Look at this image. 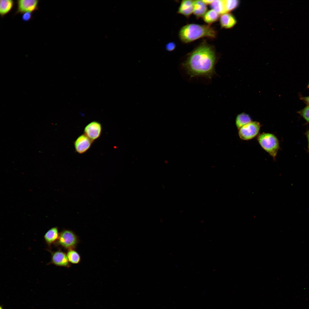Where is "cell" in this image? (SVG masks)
Wrapping results in <instances>:
<instances>
[{
    "instance_id": "4",
    "label": "cell",
    "mask_w": 309,
    "mask_h": 309,
    "mask_svg": "<svg viewBox=\"0 0 309 309\" xmlns=\"http://www.w3.org/2000/svg\"><path fill=\"white\" fill-rule=\"evenodd\" d=\"M261 126L259 122L252 121L238 130L239 137L243 140H251L258 134Z\"/></svg>"
},
{
    "instance_id": "25",
    "label": "cell",
    "mask_w": 309,
    "mask_h": 309,
    "mask_svg": "<svg viewBox=\"0 0 309 309\" xmlns=\"http://www.w3.org/2000/svg\"><path fill=\"white\" fill-rule=\"evenodd\" d=\"M203 1L207 5H210L213 0H203Z\"/></svg>"
},
{
    "instance_id": "22",
    "label": "cell",
    "mask_w": 309,
    "mask_h": 309,
    "mask_svg": "<svg viewBox=\"0 0 309 309\" xmlns=\"http://www.w3.org/2000/svg\"><path fill=\"white\" fill-rule=\"evenodd\" d=\"M176 47L175 43L173 42H170L168 43L165 46L166 49L169 52L174 50Z\"/></svg>"
},
{
    "instance_id": "6",
    "label": "cell",
    "mask_w": 309,
    "mask_h": 309,
    "mask_svg": "<svg viewBox=\"0 0 309 309\" xmlns=\"http://www.w3.org/2000/svg\"><path fill=\"white\" fill-rule=\"evenodd\" d=\"M38 0H19L17 1V9L15 15L27 12L32 13L39 9Z\"/></svg>"
},
{
    "instance_id": "18",
    "label": "cell",
    "mask_w": 309,
    "mask_h": 309,
    "mask_svg": "<svg viewBox=\"0 0 309 309\" xmlns=\"http://www.w3.org/2000/svg\"><path fill=\"white\" fill-rule=\"evenodd\" d=\"M67 256L69 262L72 264L78 263L80 260V257L78 253L73 249L68 250Z\"/></svg>"
},
{
    "instance_id": "5",
    "label": "cell",
    "mask_w": 309,
    "mask_h": 309,
    "mask_svg": "<svg viewBox=\"0 0 309 309\" xmlns=\"http://www.w3.org/2000/svg\"><path fill=\"white\" fill-rule=\"evenodd\" d=\"M58 241L60 245L69 250L75 248L78 242V239L73 231L64 230L60 233Z\"/></svg>"
},
{
    "instance_id": "9",
    "label": "cell",
    "mask_w": 309,
    "mask_h": 309,
    "mask_svg": "<svg viewBox=\"0 0 309 309\" xmlns=\"http://www.w3.org/2000/svg\"><path fill=\"white\" fill-rule=\"evenodd\" d=\"M51 262L57 266L69 267L70 265L67 254L60 250L52 253Z\"/></svg>"
},
{
    "instance_id": "27",
    "label": "cell",
    "mask_w": 309,
    "mask_h": 309,
    "mask_svg": "<svg viewBox=\"0 0 309 309\" xmlns=\"http://www.w3.org/2000/svg\"><path fill=\"white\" fill-rule=\"evenodd\" d=\"M0 309H3L2 307L1 306Z\"/></svg>"
},
{
    "instance_id": "24",
    "label": "cell",
    "mask_w": 309,
    "mask_h": 309,
    "mask_svg": "<svg viewBox=\"0 0 309 309\" xmlns=\"http://www.w3.org/2000/svg\"><path fill=\"white\" fill-rule=\"evenodd\" d=\"M306 135L308 140V151L309 152V130L306 132Z\"/></svg>"
},
{
    "instance_id": "8",
    "label": "cell",
    "mask_w": 309,
    "mask_h": 309,
    "mask_svg": "<svg viewBox=\"0 0 309 309\" xmlns=\"http://www.w3.org/2000/svg\"><path fill=\"white\" fill-rule=\"evenodd\" d=\"M93 142L85 134L80 135L74 142L76 151L80 154L85 153L90 148Z\"/></svg>"
},
{
    "instance_id": "20",
    "label": "cell",
    "mask_w": 309,
    "mask_h": 309,
    "mask_svg": "<svg viewBox=\"0 0 309 309\" xmlns=\"http://www.w3.org/2000/svg\"><path fill=\"white\" fill-rule=\"evenodd\" d=\"M298 113L309 123V106L307 105Z\"/></svg>"
},
{
    "instance_id": "7",
    "label": "cell",
    "mask_w": 309,
    "mask_h": 309,
    "mask_svg": "<svg viewBox=\"0 0 309 309\" xmlns=\"http://www.w3.org/2000/svg\"><path fill=\"white\" fill-rule=\"evenodd\" d=\"M102 131L101 124L98 122L94 121L85 127L84 132V134L93 142L100 137Z\"/></svg>"
},
{
    "instance_id": "19",
    "label": "cell",
    "mask_w": 309,
    "mask_h": 309,
    "mask_svg": "<svg viewBox=\"0 0 309 309\" xmlns=\"http://www.w3.org/2000/svg\"><path fill=\"white\" fill-rule=\"evenodd\" d=\"M239 3L238 1L236 0H225L226 12H228L236 8L237 7Z\"/></svg>"
},
{
    "instance_id": "28",
    "label": "cell",
    "mask_w": 309,
    "mask_h": 309,
    "mask_svg": "<svg viewBox=\"0 0 309 309\" xmlns=\"http://www.w3.org/2000/svg\"></svg>"
},
{
    "instance_id": "13",
    "label": "cell",
    "mask_w": 309,
    "mask_h": 309,
    "mask_svg": "<svg viewBox=\"0 0 309 309\" xmlns=\"http://www.w3.org/2000/svg\"><path fill=\"white\" fill-rule=\"evenodd\" d=\"M14 4V2L12 0L0 1V15L1 17H4L11 11Z\"/></svg>"
},
{
    "instance_id": "15",
    "label": "cell",
    "mask_w": 309,
    "mask_h": 309,
    "mask_svg": "<svg viewBox=\"0 0 309 309\" xmlns=\"http://www.w3.org/2000/svg\"><path fill=\"white\" fill-rule=\"evenodd\" d=\"M252 121L251 118L249 114L242 112L236 116L235 124L237 128L239 130L242 127Z\"/></svg>"
},
{
    "instance_id": "23",
    "label": "cell",
    "mask_w": 309,
    "mask_h": 309,
    "mask_svg": "<svg viewBox=\"0 0 309 309\" xmlns=\"http://www.w3.org/2000/svg\"><path fill=\"white\" fill-rule=\"evenodd\" d=\"M299 97L300 100L303 102L307 105L309 106V96H303L300 94Z\"/></svg>"
},
{
    "instance_id": "10",
    "label": "cell",
    "mask_w": 309,
    "mask_h": 309,
    "mask_svg": "<svg viewBox=\"0 0 309 309\" xmlns=\"http://www.w3.org/2000/svg\"><path fill=\"white\" fill-rule=\"evenodd\" d=\"M194 0H184L181 2L177 13L188 18L193 13Z\"/></svg>"
},
{
    "instance_id": "2",
    "label": "cell",
    "mask_w": 309,
    "mask_h": 309,
    "mask_svg": "<svg viewBox=\"0 0 309 309\" xmlns=\"http://www.w3.org/2000/svg\"><path fill=\"white\" fill-rule=\"evenodd\" d=\"M217 34V31L210 25L189 23L180 29L178 35L182 42L188 43L204 37L215 39Z\"/></svg>"
},
{
    "instance_id": "26",
    "label": "cell",
    "mask_w": 309,
    "mask_h": 309,
    "mask_svg": "<svg viewBox=\"0 0 309 309\" xmlns=\"http://www.w3.org/2000/svg\"><path fill=\"white\" fill-rule=\"evenodd\" d=\"M307 87V88H308L309 89V82L308 83V84Z\"/></svg>"
},
{
    "instance_id": "12",
    "label": "cell",
    "mask_w": 309,
    "mask_h": 309,
    "mask_svg": "<svg viewBox=\"0 0 309 309\" xmlns=\"http://www.w3.org/2000/svg\"><path fill=\"white\" fill-rule=\"evenodd\" d=\"M207 11V5L203 0H194L193 13L197 19L203 17Z\"/></svg>"
},
{
    "instance_id": "11",
    "label": "cell",
    "mask_w": 309,
    "mask_h": 309,
    "mask_svg": "<svg viewBox=\"0 0 309 309\" xmlns=\"http://www.w3.org/2000/svg\"><path fill=\"white\" fill-rule=\"evenodd\" d=\"M219 21L221 28L226 29L233 27L236 23L234 17L229 12L221 14L219 18Z\"/></svg>"
},
{
    "instance_id": "3",
    "label": "cell",
    "mask_w": 309,
    "mask_h": 309,
    "mask_svg": "<svg viewBox=\"0 0 309 309\" xmlns=\"http://www.w3.org/2000/svg\"><path fill=\"white\" fill-rule=\"evenodd\" d=\"M257 140L261 147L275 159L279 148V140L273 134L263 132L259 134Z\"/></svg>"
},
{
    "instance_id": "1",
    "label": "cell",
    "mask_w": 309,
    "mask_h": 309,
    "mask_svg": "<svg viewBox=\"0 0 309 309\" xmlns=\"http://www.w3.org/2000/svg\"><path fill=\"white\" fill-rule=\"evenodd\" d=\"M218 56L214 47L203 41L187 55L182 66L191 77L212 78Z\"/></svg>"
},
{
    "instance_id": "17",
    "label": "cell",
    "mask_w": 309,
    "mask_h": 309,
    "mask_svg": "<svg viewBox=\"0 0 309 309\" xmlns=\"http://www.w3.org/2000/svg\"><path fill=\"white\" fill-rule=\"evenodd\" d=\"M210 5L212 9L215 11L219 15L226 12L225 0H213Z\"/></svg>"
},
{
    "instance_id": "21",
    "label": "cell",
    "mask_w": 309,
    "mask_h": 309,
    "mask_svg": "<svg viewBox=\"0 0 309 309\" xmlns=\"http://www.w3.org/2000/svg\"><path fill=\"white\" fill-rule=\"evenodd\" d=\"M32 18V13L30 12H27L23 13L22 17V19L24 22L28 21Z\"/></svg>"
},
{
    "instance_id": "16",
    "label": "cell",
    "mask_w": 309,
    "mask_h": 309,
    "mask_svg": "<svg viewBox=\"0 0 309 309\" xmlns=\"http://www.w3.org/2000/svg\"><path fill=\"white\" fill-rule=\"evenodd\" d=\"M220 17V15L215 11L211 9L208 11L202 17L204 21L207 25H211L217 21Z\"/></svg>"
},
{
    "instance_id": "14",
    "label": "cell",
    "mask_w": 309,
    "mask_h": 309,
    "mask_svg": "<svg viewBox=\"0 0 309 309\" xmlns=\"http://www.w3.org/2000/svg\"><path fill=\"white\" fill-rule=\"evenodd\" d=\"M58 230L57 227H52L44 235V239L49 245L58 240L59 236Z\"/></svg>"
}]
</instances>
